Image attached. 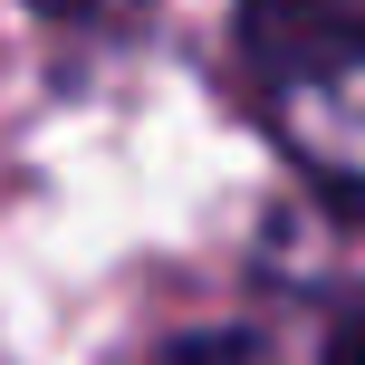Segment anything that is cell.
I'll return each instance as SVG.
<instances>
[{
    "instance_id": "cell-1",
    "label": "cell",
    "mask_w": 365,
    "mask_h": 365,
    "mask_svg": "<svg viewBox=\"0 0 365 365\" xmlns=\"http://www.w3.org/2000/svg\"><path fill=\"white\" fill-rule=\"evenodd\" d=\"M259 106H269L279 145L298 154L327 192L365 202V38L327 58H298V68L259 77Z\"/></svg>"
},
{
    "instance_id": "cell-2",
    "label": "cell",
    "mask_w": 365,
    "mask_h": 365,
    "mask_svg": "<svg viewBox=\"0 0 365 365\" xmlns=\"http://www.w3.org/2000/svg\"><path fill=\"white\" fill-rule=\"evenodd\" d=\"M365 38V0H240V58L250 77H279L298 58H327Z\"/></svg>"
},
{
    "instance_id": "cell-3",
    "label": "cell",
    "mask_w": 365,
    "mask_h": 365,
    "mask_svg": "<svg viewBox=\"0 0 365 365\" xmlns=\"http://www.w3.org/2000/svg\"><path fill=\"white\" fill-rule=\"evenodd\" d=\"M38 19H58V29H125L145 0H29Z\"/></svg>"
},
{
    "instance_id": "cell-4",
    "label": "cell",
    "mask_w": 365,
    "mask_h": 365,
    "mask_svg": "<svg viewBox=\"0 0 365 365\" xmlns=\"http://www.w3.org/2000/svg\"><path fill=\"white\" fill-rule=\"evenodd\" d=\"M164 365H269L259 346H240V336H202V346H173Z\"/></svg>"
},
{
    "instance_id": "cell-5",
    "label": "cell",
    "mask_w": 365,
    "mask_h": 365,
    "mask_svg": "<svg viewBox=\"0 0 365 365\" xmlns=\"http://www.w3.org/2000/svg\"><path fill=\"white\" fill-rule=\"evenodd\" d=\"M327 365H365V298L346 317H336V336H327Z\"/></svg>"
}]
</instances>
